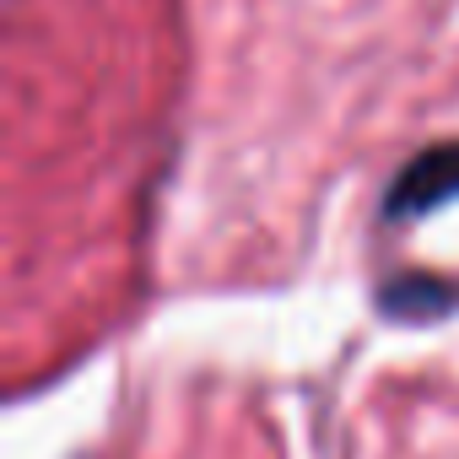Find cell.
<instances>
[{
  "mask_svg": "<svg viewBox=\"0 0 459 459\" xmlns=\"http://www.w3.org/2000/svg\"><path fill=\"white\" fill-rule=\"evenodd\" d=\"M454 195H459V141H443V146L416 152L400 168V178L389 184L384 211L389 216H427V211H437Z\"/></svg>",
  "mask_w": 459,
  "mask_h": 459,
  "instance_id": "1",
  "label": "cell"
}]
</instances>
